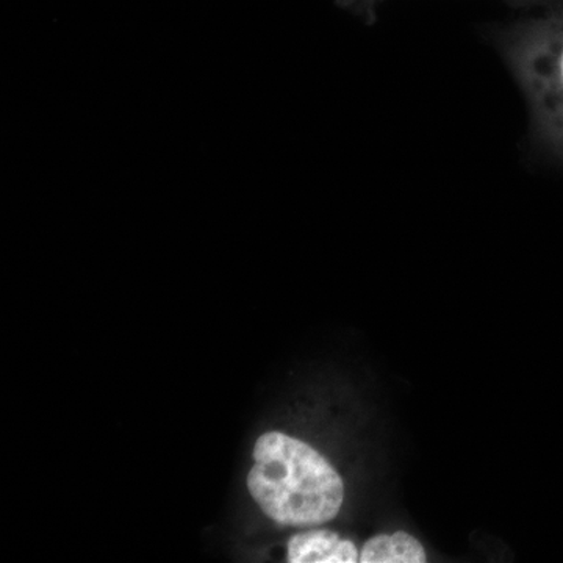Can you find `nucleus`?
<instances>
[{"label":"nucleus","mask_w":563,"mask_h":563,"mask_svg":"<svg viewBox=\"0 0 563 563\" xmlns=\"http://www.w3.org/2000/svg\"><path fill=\"white\" fill-rule=\"evenodd\" d=\"M247 488L272 520L296 528L333 520L344 498L342 477L328 459L282 432L255 443Z\"/></svg>","instance_id":"obj_1"},{"label":"nucleus","mask_w":563,"mask_h":563,"mask_svg":"<svg viewBox=\"0 0 563 563\" xmlns=\"http://www.w3.org/2000/svg\"><path fill=\"white\" fill-rule=\"evenodd\" d=\"M291 563H355L361 562L355 544L340 539L331 531H310L292 536L288 542Z\"/></svg>","instance_id":"obj_2"},{"label":"nucleus","mask_w":563,"mask_h":563,"mask_svg":"<svg viewBox=\"0 0 563 563\" xmlns=\"http://www.w3.org/2000/svg\"><path fill=\"white\" fill-rule=\"evenodd\" d=\"M362 563H422L426 553L422 544L407 532L391 536L380 533L365 543L361 551Z\"/></svg>","instance_id":"obj_3"}]
</instances>
